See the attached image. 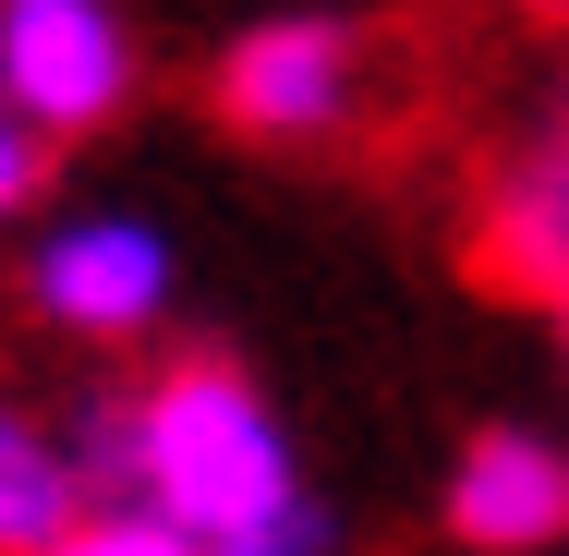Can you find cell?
Returning a JSON list of instances; mask_svg holds the SVG:
<instances>
[{
	"instance_id": "4",
	"label": "cell",
	"mask_w": 569,
	"mask_h": 556,
	"mask_svg": "<svg viewBox=\"0 0 569 556\" xmlns=\"http://www.w3.org/2000/svg\"><path fill=\"white\" fill-rule=\"evenodd\" d=\"M24 291H37L49 327H73V338H146L170 315V242H158V219H133V206L61 219L24 254Z\"/></svg>"
},
{
	"instance_id": "10",
	"label": "cell",
	"mask_w": 569,
	"mask_h": 556,
	"mask_svg": "<svg viewBox=\"0 0 569 556\" xmlns=\"http://www.w3.org/2000/svg\"><path fill=\"white\" fill-rule=\"evenodd\" d=\"M37 182H49V133L0 98V219H24V206H37Z\"/></svg>"
},
{
	"instance_id": "12",
	"label": "cell",
	"mask_w": 569,
	"mask_h": 556,
	"mask_svg": "<svg viewBox=\"0 0 569 556\" xmlns=\"http://www.w3.org/2000/svg\"><path fill=\"white\" fill-rule=\"evenodd\" d=\"M558 351H569V291H558Z\"/></svg>"
},
{
	"instance_id": "9",
	"label": "cell",
	"mask_w": 569,
	"mask_h": 556,
	"mask_svg": "<svg viewBox=\"0 0 569 556\" xmlns=\"http://www.w3.org/2000/svg\"><path fill=\"white\" fill-rule=\"evenodd\" d=\"M61 436H73V472H86V496H133V400H86Z\"/></svg>"
},
{
	"instance_id": "2",
	"label": "cell",
	"mask_w": 569,
	"mask_h": 556,
	"mask_svg": "<svg viewBox=\"0 0 569 556\" xmlns=\"http://www.w3.org/2000/svg\"><path fill=\"white\" fill-rule=\"evenodd\" d=\"M0 98L61 133H98L133 98V24L121 0H0Z\"/></svg>"
},
{
	"instance_id": "8",
	"label": "cell",
	"mask_w": 569,
	"mask_h": 556,
	"mask_svg": "<svg viewBox=\"0 0 569 556\" xmlns=\"http://www.w3.org/2000/svg\"><path fill=\"white\" fill-rule=\"evenodd\" d=\"M49 556H194V533H170L146 496H98V508H86Z\"/></svg>"
},
{
	"instance_id": "7",
	"label": "cell",
	"mask_w": 569,
	"mask_h": 556,
	"mask_svg": "<svg viewBox=\"0 0 569 556\" xmlns=\"http://www.w3.org/2000/svg\"><path fill=\"white\" fill-rule=\"evenodd\" d=\"M86 472H73V436H49L37 412L0 400V556H49L73 520H86Z\"/></svg>"
},
{
	"instance_id": "11",
	"label": "cell",
	"mask_w": 569,
	"mask_h": 556,
	"mask_svg": "<svg viewBox=\"0 0 569 556\" xmlns=\"http://www.w3.org/2000/svg\"><path fill=\"white\" fill-rule=\"evenodd\" d=\"M533 12H546V24H569V0H533Z\"/></svg>"
},
{
	"instance_id": "6",
	"label": "cell",
	"mask_w": 569,
	"mask_h": 556,
	"mask_svg": "<svg viewBox=\"0 0 569 556\" xmlns=\"http://www.w3.org/2000/svg\"><path fill=\"white\" fill-rule=\"evenodd\" d=\"M485 266L497 279H521V291H569V98L546 110V133L509 158V182H497V206H485Z\"/></svg>"
},
{
	"instance_id": "5",
	"label": "cell",
	"mask_w": 569,
	"mask_h": 556,
	"mask_svg": "<svg viewBox=\"0 0 569 556\" xmlns=\"http://www.w3.org/2000/svg\"><path fill=\"white\" fill-rule=\"evenodd\" d=\"M449 533L472 556H546L569 545V447L546 424H485L449 459Z\"/></svg>"
},
{
	"instance_id": "1",
	"label": "cell",
	"mask_w": 569,
	"mask_h": 556,
	"mask_svg": "<svg viewBox=\"0 0 569 556\" xmlns=\"http://www.w3.org/2000/svg\"><path fill=\"white\" fill-rule=\"evenodd\" d=\"M133 496L170 533H194V556H328L340 545L316 484H303L291 424L219 351H182L133 387Z\"/></svg>"
},
{
	"instance_id": "3",
	"label": "cell",
	"mask_w": 569,
	"mask_h": 556,
	"mask_svg": "<svg viewBox=\"0 0 569 556\" xmlns=\"http://www.w3.org/2000/svg\"><path fill=\"white\" fill-rule=\"evenodd\" d=\"M351 98H363V37L340 12H279V24L230 37V61H219V110L254 145H316V133L351 121Z\"/></svg>"
}]
</instances>
